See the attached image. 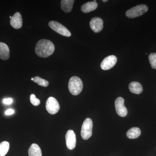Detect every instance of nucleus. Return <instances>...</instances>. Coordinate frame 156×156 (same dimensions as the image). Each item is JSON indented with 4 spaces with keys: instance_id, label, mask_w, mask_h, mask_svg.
Masks as SVG:
<instances>
[{
    "instance_id": "10",
    "label": "nucleus",
    "mask_w": 156,
    "mask_h": 156,
    "mask_svg": "<svg viewBox=\"0 0 156 156\" xmlns=\"http://www.w3.org/2000/svg\"><path fill=\"white\" fill-rule=\"evenodd\" d=\"M90 27L94 32L96 33L100 32L103 29V20L100 17H93L90 21Z\"/></svg>"
},
{
    "instance_id": "2",
    "label": "nucleus",
    "mask_w": 156,
    "mask_h": 156,
    "mask_svg": "<svg viewBox=\"0 0 156 156\" xmlns=\"http://www.w3.org/2000/svg\"><path fill=\"white\" fill-rule=\"evenodd\" d=\"M69 90L73 95H77L82 92L83 89V83L82 80L77 76L72 77L68 83Z\"/></svg>"
},
{
    "instance_id": "13",
    "label": "nucleus",
    "mask_w": 156,
    "mask_h": 156,
    "mask_svg": "<svg viewBox=\"0 0 156 156\" xmlns=\"http://www.w3.org/2000/svg\"><path fill=\"white\" fill-rule=\"evenodd\" d=\"M97 7L98 4L95 2H88L82 6L81 9L83 13H88L94 11Z\"/></svg>"
},
{
    "instance_id": "19",
    "label": "nucleus",
    "mask_w": 156,
    "mask_h": 156,
    "mask_svg": "<svg viewBox=\"0 0 156 156\" xmlns=\"http://www.w3.org/2000/svg\"><path fill=\"white\" fill-rule=\"evenodd\" d=\"M34 78V83H37L39 86H42L43 87H47L49 85V82L46 80L44 79L39 76H35Z\"/></svg>"
},
{
    "instance_id": "15",
    "label": "nucleus",
    "mask_w": 156,
    "mask_h": 156,
    "mask_svg": "<svg viewBox=\"0 0 156 156\" xmlns=\"http://www.w3.org/2000/svg\"><path fill=\"white\" fill-rule=\"evenodd\" d=\"M74 0H62L61 1V9L66 13H69L73 9Z\"/></svg>"
},
{
    "instance_id": "14",
    "label": "nucleus",
    "mask_w": 156,
    "mask_h": 156,
    "mask_svg": "<svg viewBox=\"0 0 156 156\" xmlns=\"http://www.w3.org/2000/svg\"><path fill=\"white\" fill-rule=\"evenodd\" d=\"M129 89L132 93L136 94H140L143 92L142 85L138 82H133L130 83L129 85Z\"/></svg>"
},
{
    "instance_id": "7",
    "label": "nucleus",
    "mask_w": 156,
    "mask_h": 156,
    "mask_svg": "<svg viewBox=\"0 0 156 156\" xmlns=\"http://www.w3.org/2000/svg\"><path fill=\"white\" fill-rule=\"evenodd\" d=\"M124 104L125 100L122 97H118L115 101V108L117 114L122 117H126L128 114V110Z\"/></svg>"
},
{
    "instance_id": "20",
    "label": "nucleus",
    "mask_w": 156,
    "mask_h": 156,
    "mask_svg": "<svg viewBox=\"0 0 156 156\" xmlns=\"http://www.w3.org/2000/svg\"><path fill=\"white\" fill-rule=\"evenodd\" d=\"M148 58L151 67L156 69V53H151Z\"/></svg>"
},
{
    "instance_id": "9",
    "label": "nucleus",
    "mask_w": 156,
    "mask_h": 156,
    "mask_svg": "<svg viewBox=\"0 0 156 156\" xmlns=\"http://www.w3.org/2000/svg\"><path fill=\"white\" fill-rule=\"evenodd\" d=\"M66 146L69 150H73L75 147L76 139L75 133L73 131L69 130L66 132L65 136Z\"/></svg>"
},
{
    "instance_id": "23",
    "label": "nucleus",
    "mask_w": 156,
    "mask_h": 156,
    "mask_svg": "<svg viewBox=\"0 0 156 156\" xmlns=\"http://www.w3.org/2000/svg\"><path fill=\"white\" fill-rule=\"evenodd\" d=\"M14 113V111L12 109H9L7 110L5 112V115H10L13 114Z\"/></svg>"
},
{
    "instance_id": "24",
    "label": "nucleus",
    "mask_w": 156,
    "mask_h": 156,
    "mask_svg": "<svg viewBox=\"0 0 156 156\" xmlns=\"http://www.w3.org/2000/svg\"><path fill=\"white\" fill-rule=\"evenodd\" d=\"M102 2H108L107 0H106V1H104V0H103V1H102Z\"/></svg>"
},
{
    "instance_id": "6",
    "label": "nucleus",
    "mask_w": 156,
    "mask_h": 156,
    "mask_svg": "<svg viewBox=\"0 0 156 156\" xmlns=\"http://www.w3.org/2000/svg\"><path fill=\"white\" fill-rule=\"evenodd\" d=\"M47 111L51 115L56 114L60 109L58 101L55 98L50 97L48 98L46 104Z\"/></svg>"
},
{
    "instance_id": "11",
    "label": "nucleus",
    "mask_w": 156,
    "mask_h": 156,
    "mask_svg": "<svg viewBox=\"0 0 156 156\" xmlns=\"http://www.w3.org/2000/svg\"><path fill=\"white\" fill-rule=\"evenodd\" d=\"M11 25L15 29L21 28L23 25V20L21 14L17 12L12 16L10 20Z\"/></svg>"
},
{
    "instance_id": "4",
    "label": "nucleus",
    "mask_w": 156,
    "mask_h": 156,
    "mask_svg": "<svg viewBox=\"0 0 156 156\" xmlns=\"http://www.w3.org/2000/svg\"><path fill=\"white\" fill-rule=\"evenodd\" d=\"M93 122L90 118H87L83 123L81 129V135L83 139L87 140L92 136Z\"/></svg>"
},
{
    "instance_id": "1",
    "label": "nucleus",
    "mask_w": 156,
    "mask_h": 156,
    "mask_svg": "<svg viewBox=\"0 0 156 156\" xmlns=\"http://www.w3.org/2000/svg\"><path fill=\"white\" fill-rule=\"evenodd\" d=\"M35 50L39 57L47 58L54 53L55 46L50 40L41 39L37 43Z\"/></svg>"
},
{
    "instance_id": "5",
    "label": "nucleus",
    "mask_w": 156,
    "mask_h": 156,
    "mask_svg": "<svg viewBox=\"0 0 156 156\" xmlns=\"http://www.w3.org/2000/svg\"><path fill=\"white\" fill-rule=\"evenodd\" d=\"M48 25L52 30L61 35L66 37L71 36L70 32L65 27L57 21H50Z\"/></svg>"
},
{
    "instance_id": "16",
    "label": "nucleus",
    "mask_w": 156,
    "mask_h": 156,
    "mask_svg": "<svg viewBox=\"0 0 156 156\" xmlns=\"http://www.w3.org/2000/svg\"><path fill=\"white\" fill-rule=\"evenodd\" d=\"M28 154L29 156H42L41 148L36 144H33L29 149Z\"/></svg>"
},
{
    "instance_id": "8",
    "label": "nucleus",
    "mask_w": 156,
    "mask_h": 156,
    "mask_svg": "<svg viewBox=\"0 0 156 156\" xmlns=\"http://www.w3.org/2000/svg\"><path fill=\"white\" fill-rule=\"evenodd\" d=\"M117 58L114 55H110L103 59L101 63V68L104 70L111 69L116 63Z\"/></svg>"
},
{
    "instance_id": "25",
    "label": "nucleus",
    "mask_w": 156,
    "mask_h": 156,
    "mask_svg": "<svg viewBox=\"0 0 156 156\" xmlns=\"http://www.w3.org/2000/svg\"><path fill=\"white\" fill-rule=\"evenodd\" d=\"M31 80H32V81H34V78H31Z\"/></svg>"
},
{
    "instance_id": "12",
    "label": "nucleus",
    "mask_w": 156,
    "mask_h": 156,
    "mask_svg": "<svg viewBox=\"0 0 156 156\" xmlns=\"http://www.w3.org/2000/svg\"><path fill=\"white\" fill-rule=\"evenodd\" d=\"M10 57V50L8 45L5 43L0 42V58L7 60Z\"/></svg>"
},
{
    "instance_id": "17",
    "label": "nucleus",
    "mask_w": 156,
    "mask_h": 156,
    "mask_svg": "<svg viewBox=\"0 0 156 156\" xmlns=\"http://www.w3.org/2000/svg\"><path fill=\"white\" fill-rule=\"evenodd\" d=\"M141 131L140 128L134 127L131 128L127 132V136L130 139H135L140 136Z\"/></svg>"
},
{
    "instance_id": "3",
    "label": "nucleus",
    "mask_w": 156,
    "mask_h": 156,
    "mask_svg": "<svg viewBox=\"0 0 156 156\" xmlns=\"http://www.w3.org/2000/svg\"><path fill=\"white\" fill-rule=\"evenodd\" d=\"M148 10V8L146 5H138L126 11V16L128 18H135L145 14L147 12Z\"/></svg>"
},
{
    "instance_id": "18",
    "label": "nucleus",
    "mask_w": 156,
    "mask_h": 156,
    "mask_svg": "<svg viewBox=\"0 0 156 156\" xmlns=\"http://www.w3.org/2000/svg\"><path fill=\"white\" fill-rule=\"evenodd\" d=\"M10 144L8 141H5L0 143V156H5L8 153Z\"/></svg>"
},
{
    "instance_id": "22",
    "label": "nucleus",
    "mask_w": 156,
    "mask_h": 156,
    "mask_svg": "<svg viewBox=\"0 0 156 156\" xmlns=\"http://www.w3.org/2000/svg\"><path fill=\"white\" fill-rule=\"evenodd\" d=\"M13 99L11 98H5L3 101V102L5 104L10 105L13 102Z\"/></svg>"
},
{
    "instance_id": "21",
    "label": "nucleus",
    "mask_w": 156,
    "mask_h": 156,
    "mask_svg": "<svg viewBox=\"0 0 156 156\" xmlns=\"http://www.w3.org/2000/svg\"><path fill=\"white\" fill-rule=\"evenodd\" d=\"M30 101L31 103L34 106H38L40 103H41V101H40V99L37 98L34 94H31L30 95Z\"/></svg>"
}]
</instances>
